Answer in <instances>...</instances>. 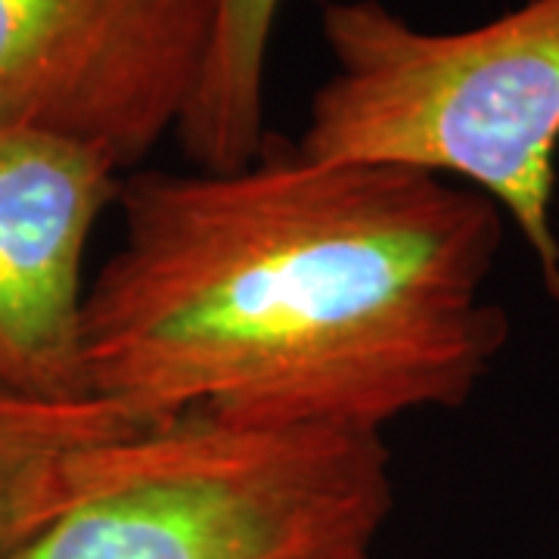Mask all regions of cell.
Instances as JSON below:
<instances>
[{
  "label": "cell",
  "mask_w": 559,
  "mask_h": 559,
  "mask_svg": "<svg viewBox=\"0 0 559 559\" xmlns=\"http://www.w3.org/2000/svg\"><path fill=\"white\" fill-rule=\"evenodd\" d=\"M87 280L91 399L146 419L380 432L460 407L510 340L503 215L457 180L267 134L230 171H128Z\"/></svg>",
  "instance_id": "cell-1"
},
{
  "label": "cell",
  "mask_w": 559,
  "mask_h": 559,
  "mask_svg": "<svg viewBox=\"0 0 559 559\" xmlns=\"http://www.w3.org/2000/svg\"><path fill=\"white\" fill-rule=\"evenodd\" d=\"M320 35L333 72L301 153L466 180L520 227L559 308V0L460 32H426L382 0H326Z\"/></svg>",
  "instance_id": "cell-2"
},
{
  "label": "cell",
  "mask_w": 559,
  "mask_h": 559,
  "mask_svg": "<svg viewBox=\"0 0 559 559\" xmlns=\"http://www.w3.org/2000/svg\"><path fill=\"white\" fill-rule=\"evenodd\" d=\"M395 503L380 432L150 423L13 559H373Z\"/></svg>",
  "instance_id": "cell-3"
},
{
  "label": "cell",
  "mask_w": 559,
  "mask_h": 559,
  "mask_svg": "<svg viewBox=\"0 0 559 559\" xmlns=\"http://www.w3.org/2000/svg\"><path fill=\"white\" fill-rule=\"evenodd\" d=\"M215 0H0V124L134 171L193 97Z\"/></svg>",
  "instance_id": "cell-4"
},
{
  "label": "cell",
  "mask_w": 559,
  "mask_h": 559,
  "mask_svg": "<svg viewBox=\"0 0 559 559\" xmlns=\"http://www.w3.org/2000/svg\"><path fill=\"white\" fill-rule=\"evenodd\" d=\"M124 171L100 150L0 124V385L40 401L91 399L84 255Z\"/></svg>",
  "instance_id": "cell-5"
},
{
  "label": "cell",
  "mask_w": 559,
  "mask_h": 559,
  "mask_svg": "<svg viewBox=\"0 0 559 559\" xmlns=\"http://www.w3.org/2000/svg\"><path fill=\"white\" fill-rule=\"evenodd\" d=\"M143 426L109 401H40L0 385V559L79 503Z\"/></svg>",
  "instance_id": "cell-6"
},
{
  "label": "cell",
  "mask_w": 559,
  "mask_h": 559,
  "mask_svg": "<svg viewBox=\"0 0 559 559\" xmlns=\"http://www.w3.org/2000/svg\"><path fill=\"white\" fill-rule=\"evenodd\" d=\"M280 3L215 0L209 53L175 131L193 168H242L271 134L264 128V79Z\"/></svg>",
  "instance_id": "cell-7"
}]
</instances>
